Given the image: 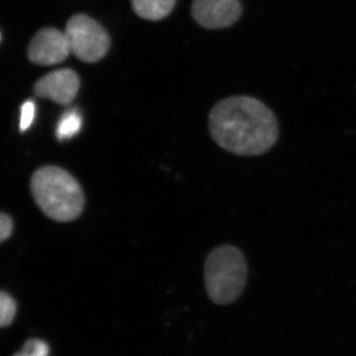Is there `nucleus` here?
I'll return each mask as SVG.
<instances>
[{
  "label": "nucleus",
  "instance_id": "ddd939ff",
  "mask_svg": "<svg viewBox=\"0 0 356 356\" xmlns=\"http://www.w3.org/2000/svg\"><path fill=\"white\" fill-rule=\"evenodd\" d=\"M13 229V221L9 215L1 213L0 215V241L4 242L10 236Z\"/></svg>",
  "mask_w": 356,
  "mask_h": 356
},
{
  "label": "nucleus",
  "instance_id": "1a4fd4ad",
  "mask_svg": "<svg viewBox=\"0 0 356 356\" xmlns=\"http://www.w3.org/2000/svg\"><path fill=\"white\" fill-rule=\"evenodd\" d=\"M81 122L83 120H81V114L76 110L72 109L65 112L58 123L57 131H56L58 139L64 140L76 136L81 131Z\"/></svg>",
  "mask_w": 356,
  "mask_h": 356
},
{
  "label": "nucleus",
  "instance_id": "9d476101",
  "mask_svg": "<svg viewBox=\"0 0 356 356\" xmlns=\"http://www.w3.org/2000/svg\"><path fill=\"white\" fill-rule=\"evenodd\" d=\"M15 301L6 292L0 294V325L2 327H8L13 322L16 314Z\"/></svg>",
  "mask_w": 356,
  "mask_h": 356
},
{
  "label": "nucleus",
  "instance_id": "f8f14e48",
  "mask_svg": "<svg viewBox=\"0 0 356 356\" xmlns=\"http://www.w3.org/2000/svg\"><path fill=\"white\" fill-rule=\"evenodd\" d=\"M35 111H36V108H35V104L32 100H28L23 103L21 106L20 115L21 132H25L32 125L33 121H34Z\"/></svg>",
  "mask_w": 356,
  "mask_h": 356
},
{
  "label": "nucleus",
  "instance_id": "0eeeda50",
  "mask_svg": "<svg viewBox=\"0 0 356 356\" xmlns=\"http://www.w3.org/2000/svg\"><path fill=\"white\" fill-rule=\"evenodd\" d=\"M81 81L74 70L62 69L46 74L34 86L35 95L60 105H67L76 98Z\"/></svg>",
  "mask_w": 356,
  "mask_h": 356
},
{
  "label": "nucleus",
  "instance_id": "39448f33",
  "mask_svg": "<svg viewBox=\"0 0 356 356\" xmlns=\"http://www.w3.org/2000/svg\"><path fill=\"white\" fill-rule=\"evenodd\" d=\"M70 53L65 33L50 27L43 28L33 37L27 51L29 60L39 65L60 64Z\"/></svg>",
  "mask_w": 356,
  "mask_h": 356
},
{
  "label": "nucleus",
  "instance_id": "423d86ee",
  "mask_svg": "<svg viewBox=\"0 0 356 356\" xmlns=\"http://www.w3.org/2000/svg\"><path fill=\"white\" fill-rule=\"evenodd\" d=\"M191 13L194 20L206 29L231 27L243 13L240 0H193Z\"/></svg>",
  "mask_w": 356,
  "mask_h": 356
},
{
  "label": "nucleus",
  "instance_id": "9b49d317",
  "mask_svg": "<svg viewBox=\"0 0 356 356\" xmlns=\"http://www.w3.org/2000/svg\"><path fill=\"white\" fill-rule=\"evenodd\" d=\"M50 348L46 341L39 339H28L22 350L13 356H49Z\"/></svg>",
  "mask_w": 356,
  "mask_h": 356
},
{
  "label": "nucleus",
  "instance_id": "7ed1b4c3",
  "mask_svg": "<svg viewBox=\"0 0 356 356\" xmlns=\"http://www.w3.org/2000/svg\"><path fill=\"white\" fill-rule=\"evenodd\" d=\"M248 262L240 248L222 245L211 250L204 266L206 291L213 303L229 305L240 298L248 281Z\"/></svg>",
  "mask_w": 356,
  "mask_h": 356
},
{
  "label": "nucleus",
  "instance_id": "f03ea898",
  "mask_svg": "<svg viewBox=\"0 0 356 356\" xmlns=\"http://www.w3.org/2000/svg\"><path fill=\"white\" fill-rule=\"evenodd\" d=\"M30 185L35 202L50 219L70 222L83 213V188L67 170L58 166H43L33 173Z\"/></svg>",
  "mask_w": 356,
  "mask_h": 356
},
{
  "label": "nucleus",
  "instance_id": "6e6552de",
  "mask_svg": "<svg viewBox=\"0 0 356 356\" xmlns=\"http://www.w3.org/2000/svg\"><path fill=\"white\" fill-rule=\"evenodd\" d=\"M134 11L143 19L159 21L170 15L177 0H131Z\"/></svg>",
  "mask_w": 356,
  "mask_h": 356
},
{
  "label": "nucleus",
  "instance_id": "f257e3e1",
  "mask_svg": "<svg viewBox=\"0 0 356 356\" xmlns=\"http://www.w3.org/2000/svg\"><path fill=\"white\" fill-rule=\"evenodd\" d=\"M209 131L218 146L242 156H261L277 142L280 126L273 110L247 95L225 98L209 114Z\"/></svg>",
  "mask_w": 356,
  "mask_h": 356
},
{
  "label": "nucleus",
  "instance_id": "20e7f679",
  "mask_svg": "<svg viewBox=\"0 0 356 356\" xmlns=\"http://www.w3.org/2000/svg\"><path fill=\"white\" fill-rule=\"evenodd\" d=\"M65 33L69 40L70 51L83 62H98L109 50L108 33L88 15L72 16L67 21Z\"/></svg>",
  "mask_w": 356,
  "mask_h": 356
}]
</instances>
